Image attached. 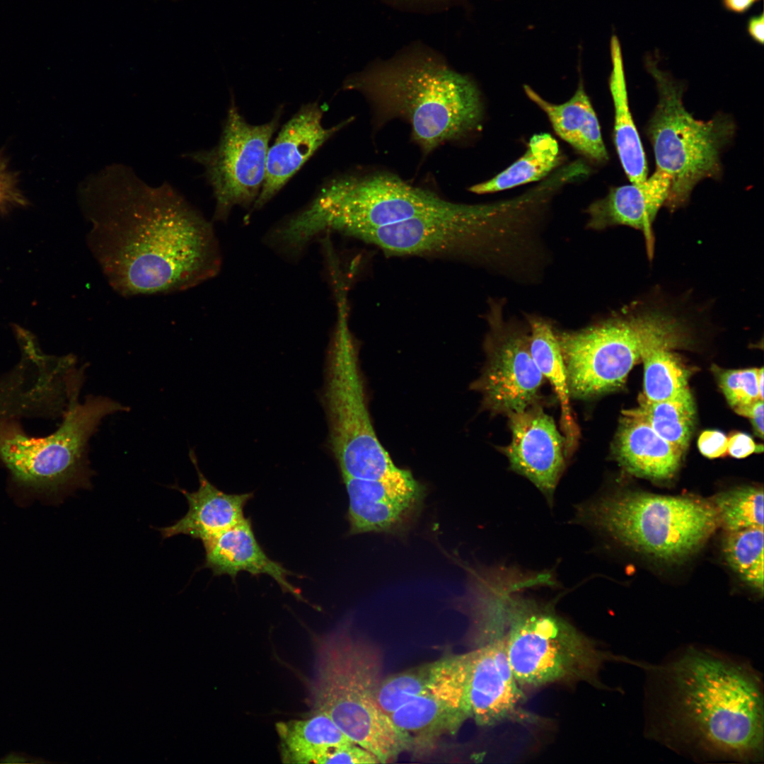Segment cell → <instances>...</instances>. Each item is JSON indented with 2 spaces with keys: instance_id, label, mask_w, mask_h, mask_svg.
Masks as SVG:
<instances>
[{
  "instance_id": "cell-36",
  "label": "cell",
  "mask_w": 764,
  "mask_h": 764,
  "mask_svg": "<svg viewBox=\"0 0 764 764\" xmlns=\"http://www.w3.org/2000/svg\"><path fill=\"white\" fill-rule=\"evenodd\" d=\"M759 448L763 449V446L759 447L749 435L744 433H736L728 439L727 452L736 458H746L759 451Z\"/></svg>"
},
{
  "instance_id": "cell-30",
  "label": "cell",
  "mask_w": 764,
  "mask_h": 764,
  "mask_svg": "<svg viewBox=\"0 0 764 764\" xmlns=\"http://www.w3.org/2000/svg\"><path fill=\"white\" fill-rule=\"evenodd\" d=\"M725 558L731 569L751 586L763 590V528L729 531L724 544Z\"/></svg>"
},
{
  "instance_id": "cell-28",
  "label": "cell",
  "mask_w": 764,
  "mask_h": 764,
  "mask_svg": "<svg viewBox=\"0 0 764 764\" xmlns=\"http://www.w3.org/2000/svg\"><path fill=\"white\" fill-rule=\"evenodd\" d=\"M624 411L645 421L660 436L682 451L688 446L695 418L689 389L660 401L649 400L640 394L638 406Z\"/></svg>"
},
{
  "instance_id": "cell-14",
  "label": "cell",
  "mask_w": 764,
  "mask_h": 764,
  "mask_svg": "<svg viewBox=\"0 0 764 764\" xmlns=\"http://www.w3.org/2000/svg\"><path fill=\"white\" fill-rule=\"evenodd\" d=\"M511 669L504 638L490 635L468 652L466 694L470 719L480 727L507 721L533 722L521 705L525 695Z\"/></svg>"
},
{
  "instance_id": "cell-6",
  "label": "cell",
  "mask_w": 764,
  "mask_h": 764,
  "mask_svg": "<svg viewBox=\"0 0 764 764\" xmlns=\"http://www.w3.org/2000/svg\"><path fill=\"white\" fill-rule=\"evenodd\" d=\"M338 316L324 364L318 398L327 424V448L342 478L376 480L396 470L369 412L357 345L347 320L346 295H337Z\"/></svg>"
},
{
  "instance_id": "cell-35",
  "label": "cell",
  "mask_w": 764,
  "mask_h": 764,
  "mask_svg": "<svg viewBox=\"0 0 764 764\" xmlns=\"http://www.w3.org/2000/svg\"><path fill=\"white\" fill-rule=\"evenodd\" d=\"M728 438L717 430L704 431L698 441L700 453L705 457L715 458L727 452Z\"/></svg>"
},
{
  "instance_id": "cell-1",
  "label": "cell",
  "mask_w": 764,
  "mask_h": 764,
  "mask_svg": "<svg viewBox=\"0 0 764 764\" xmlns=\"http://www.w3.org/2000/svg\"><path fill=\"white\" fill-rule=\"evenodd\" d=\"M78 194L90 224L87 245L117 294L182 291L219 272L212 224L168 183L151 187L129 167L112 164L88 176Z\"/></svg>"
},
{
  "instance_id": "cell-15",
  "label": "cell",
  "mask_w": 764,
  "mask_h": 764,
  "mask_svg": "<svg viewBox=\"0 0 764 764\" xmlns=\"http://www.w3.org/2000/svg\"><path fill=\"white\" fill-rule=\"evenodd\" d=\"M342 479L352 534L402 531L412 521L424 497L425 487L410 470L400 468L380 479Z\"/></svg>"
},
{
  "instance_id": "cell-27",
  "label": "cell",
  "mask_w": 764,
  "mask_h": 764,
  "mask_svg": "<svg viewBox=\"0 0 764 764\" xmlns=\"http://www.w3.org/2000/svg\"><path fill=\"white\" fill-rule=\"evenodd\" d=\"M560 149L550 134H534L525 154L494 178L469 188L473 193H494L540 180L560 163Z\"/></svg>"
},
{
  "instance_id": "cell-40",
  "label": "cell",
  "mask_w": 764,
  "mask_h": 764,
  "mask_svg": "<svg viewBox=\"0 0 764 764\" xmlns=\"http://www.w3.org/2000/svg\"><path fill=\"white\" fill-rule=\"evenodd\" d=\"M758 385L761 396L763 398V368L759 369L758 376Z\"/></svg>"
},
{
  "instance_id": "cell-4",
  "label": "cell",
  "mask_w": 764,
  "mask_h": 764,
  "mask_svg": "<svg viewBox=\"0 0 764 764\" xmlns=\"http://www.w3.org/2000/svg\"><path fill=\"white\" fill-rule=\"evenodd\" d=\"M313 641V712L329 716L353 743L372 753L380 763L410 751L408 737L376 701L382 679L378 652L345 630L316 636Z\"/></svg>"
},
{
  "instance_id": "cell-26",
  "label": "cell",
  "mask_w": 764,
  "mask_h": 764,
  "mask_svg": "<svg viewBox=\"0 0 764 764\" xmlns=\"http://www.w3.org/2000/svg\"><path fill=\"white\" fill-rule=\"evenodd\" d=\"M276 730L285 763L322 764L331 748L353 743L329 716L320 712H313L307 719L279 722Z\"/></svg>"
},
{
  "instance_id": "cell-32",
  "label": "cell",
  "mask_w": 764,
  "mask_h": 764,
  "mask_svg": "<svg viewBox=\"0 0 764 764\" xmlns=\"http://www.w3.org/2000/svg\"><path fill=\"white\" fill-rule=\"evenodd\" d=\"M759 369L725 370L719 373V386L729 405L735 409L763 400L758 385Z\"/></svg>"
},
{
  "instance_id": "cell-10",
  "label": "cell",
  "mask_w": 764,
  "mask_h": 764,
  "mask_svg": "<svg viewBox=\"0 0 764 764\" xmlns=\"http://www.w3.org/2000/svg\"><path fill=\"white\" fill-rule=\"evenodd\" d=\"M668 317L627 311L575 331L555 332L570 397L589 400L621 387L647 340Z\"/></svg>"
},
{
  "instance_id": "cell-18",
  "label": "cell",
  "mask_w": 764,
  "mask_h": 764,
  "mask_svg": "<svg viewBox=\"0 0 764 764\" xmlns=\"http://www.w3.org/2000/svg\"><path fill=\"white\" fill-rule=\"evenodd\" d=\"M671 178L665 171L656 169L640 183H632L610 189L603 198L591 204L586 209V226L603 230L615 226H627L642 231L649 254H652V223L669 195Z\"/></svg>"
},
{
  "instance_id": "cell-12",
  "label": "cell",
  "mask_w": 764,
  "mask_h": 764,
  "mask_svg": "<svg viewBox=\"0 0 764 764\" xmlns=\"http://www.w3.org/2000/svg\"><path fill=\"white\" fill-rule=\"evenodd\" d=\"M490 306L486 361L470 389L481 395L483 409L507 415L538 403L545 379L531 352L528 327L507 320L501 302Z\"/></svg>"
},
{
  "instance_id": "cell-11",
  "label": "cell",
  "mask_w": 764,
  "mask_h": 764,
  "mask_svg": "<svg viewBox=\"0 0 764 764\" xmlns=\"http://www.w3.org/2000/svg\"><path fill=\"white\" fill-rule=\"evenodd\" d=\"M281 115L279 108L268 122L250 125L231 98L218 144L186 154L205 169L216 201L214 220L226 221L235 206L248 209L254 204L265 178L270 140Z\"/></svg>"
},
{
  "instance_id": "cell-7",
  "label": "cell",
  "mask_w": 764,
  "mask_h": 764,
  "mask_svg": "<svg viewBox=\"0 0 764 764\" xmlns=\"http://www.w3.org/2000/svg\"><path fill=\"white\" fill-rule=\"evenodd\" d=\"M579 511L583 522L666 562L681 560L696 551L719 523L711 502L642 492L610 495Z\"/></svg>"
},
{
  "instance_id": "cell-22",
  "label": "cell",
  "mask_w": 764,
  "mask_h": 764,
  "mask_svg": "<svg viewBox=\"0 0 764 764\" xmlns=\"http://www.w3.org/2000/svg\"><path fill=\"white\" fill-rule=\"evenodd\" d=\"M523 90L563 140L593 161L603 163L608 160L598 117L581 81L572 97L562 104L547 101L528 85Z\"/></svg>"
},
{
  "instance_id": "cell-41",
  "label": "cell",
  "mask_w": 764,
  "mask_h": 764,
  "mask_svg": "<svg viewBox=\"0 0 764 764\" xmlns=\"http://www.w3.org/2000/svg\"><path fill=\"white\" fill-rule=\"evenodd\" d=\"M400 1H410V0H400ZM412 1H413V0H412ZM414 1H415V0H414ZM418 1H419V0H418Z\"/></svg>"
},
{
  "instance_id": "cell-29",
  "label": "cell",
  "mask_w": 764,
  "mask_h": 764,
  "mask_svg": "<svg viewBox=\"0 0 764 764\" xmlns=\"http://www.w3.org/2000/svg\"><path fill=\"white\" fill-rule=\"evenodd\" d=\"M450 658L451 655H448L382 678L376 691V701L381 709L390 715L422 694L443 673Z\"/></svg>"
},
{
  "instance_id": "cell-38",
  "label": "cell",
  "mask_w": 764,
  "mask_h": 764,
  "mask_svg": "<svg viewBox=\"0 0 764 764\" xmlns=\"http://www.w3.org/2000/svg\"><path fill=\"white\" fill-rule=\"evenodd\" d=\"M746 31L756 42L763 45L764 41V14L751 16L746 23Z\"/></svg>"
},
{
  "instance_id": "cell-33",
  "label": "cell",
  "mask_w": 764,
  "mask_h": 764,
  "mask_svg": "<svg viewBox=\"0 0 764 764\" xmlns=\"http://www.w3.org/2000/svg\"><path fill=\"white\" fill-rule=\"evenodd\" d=\"M8 158L0 151V212L25 206L28 201L18 187V175L8 169Z\"/></svg>"
},
{
  "instance_id": "cell-16",
  "label": "cell",
  "mask_w": 764,
  "mask_h": 764,
  "mask_svg": "<svg viewBox=\"0 0 764 764\" xmlns=\"http://www.w3.org/2000/svg\"><path fill=\"white\" fill-rule=\"evenodd\" d=\"M511 442L499 449L511 469L526 477L551 501L565 467V439L539 403L508 414Z\"/></svg>"
},
{
  "instance_id": "cell-24",
  "label": "cell",
  "mask_w": 764,
  "mask_h": 764,
  "mask_svg": "<svg viewBox=\"0 0 764 764\" xmlns=\"http://www.w3.org/2000/svg\"><path fill=\"white\" fill-rule=\"evenodd\" d=\"M612 70L609 88L614 111V141L623 170L631 183L647 178L646 156L629 107L622 50L618 37L610 40Z\"/></svg>"
},
{
  "instance_id": "cell-25",
  "label": "cell",
  "mask_w": 764,
  "mask_h": 764,
  "mask_svg": "<svg viewBox=\"0 0 764 764\" xmlns=\"http://www.w3.org/2000/svg\"><path fill=\"white\" fill-rule=\"evenodd\" d=\"M528 323L532 357L560 404L566 454L569 456L577 446L579 434L571 410L565 368L555 330L549 321L540 317H528Z\"/></svg>"
},
{
  "instance_id": "cell-34",
  "label": "cell",
  "mask_w": 764,
  "mask_h": 764,
  "mask_svg": "<svg viewBox=\"0 0 764 764\" xmlns=\"http://www.w3.org/2000/svg\"><path fill=\"white\" fill-rule=\"evenodd\" d=\"M323 763L372 764L380 762L372 753L352 743L331 748L323 760Z\"/></svg>"
},
{
  "instance_id": "cell-37",
  "label": "cell",
  "mask_w": 764,
  "mask_h": 764,
  "mask_svg": "<svg viewBox=\"0 0 764 764\" xmlns=\"http://www.w3.org/2000/svg\"><path fill=\"white\" fill-rule=\"evenodd\" d=\"M763 400H758L749 405L735 409V412L751 420L756 433L760 437L763 436Z\"/></svg>"
},
{
  "instance_id": "cell-21",
  "label": "cell",
  "mask_w": 764,
  "mask_h": 764,
  "mask_svg": "<svg viewBox=\"0 0 764 764\" xmlns=\"http://www.w3.org/2000/svg\"><path fill=\"white\" fill-rule=\"evenodd\" d=\"M613 452L627 472L652 480H665L677 470L683 451L660 436L645 421L624 410Z\"/></svg>"
},
{
  "instance_id": "cell-3",
  "label": "cell",
  "mask_w": 764,
  "mask_h": 764,
  "mask_svg": "<svg viewBox=\"0 0 764 764\" xmlns=\"http://www.w3.org/2000/svg\"><path fill=\"white\" fill-rule=\"evenodd\" d=\"M345 86L367 98L376 125L394 118L407 121L412 140L425 154L469 135L482 117L474 81L430 52H412L381 62L352 76Z\"/></svg>"
},
{
  "instance_id": "cell-39",
  "label": "cell",
  "mask_w": 764,
  "mask_h": 764,
  "mask_svg": "<svg viewBox=\"0 0 764 764\" xmlns=\"http://www.w3.org/2000/svg\"><path fill=\"white\" fill-rule=\"evenodd\" d=\"M758 0H722L724 7L736 13H743L749 10Z\"/></svg>"
},
{
  "instance_id": "cell-23",
  "label": "cell",
  "mask_w": 764,
  "mask_h": 764,
  "mask_svg": "<svg viewBox=\"0 0 764 764\" xmlns=\"http://www.w3.org/2000/svg\"><path fill=\"white\" fill-rule=\"evenodd\" d=\"M668 318L647 340L642 349L645 398L660 401L673 398L688 389L687 374L670 348L680 340V324Z\"/></svg>"
},
{
  "instance_id": "cell-17",
  "label": "cell",
  "mask_w": 764,
  "mask_h": 764,
  "mask_svg": "<svg viewBox=\"0 0 764 764\" xmlns=\"http://www.w3.org/2000/svg\"><path fill=\"white\" fill-rule=\"evenodd\" d=\"M323 115L317 102L310 103L282 127L269 148L263 184L253 209L269 202L327 140L352 120L325 128Z\"/></svg>"
},
{
  "instance_id": "cell-19",
  "label": "cell",
  "mask_w": 764,
  "mask_h": 764,
  "mask_svg": "<svg viewBox=\"0 0 764 764\" xmlns=\"http://www.w3.org/2000/svg\"><path fill=\"white\" fill-rule=\"evenodd\" d=\"M202 543L205 550L204 567L210 569L214 575L227 574L235 579L241 572L254 576L267 574L284 592L304 601L299 588L287 579L294 573L270 558L259 544L250 519L245 518Z\"/></svg>"
},
{
  "instance_id": "cell-20",
  "label": "cell",
  "mask_w": 764,
  "mask_h": 764,
  "mask_svg": "<svg viewBox=\"0 0 764 764\" xmlns=\"http://www.w3.org/2000/svg\"><path fill=\"white\" fill-rule=\"evenodd\" d=\"M189 456L197 473L199 487L189 492L173 486L185 497L188 511L173 524L157 530L163 538L184 534L202 542L245 519V506L253 494H228L219 490L201 471L193 449L190 450Z\"/></svg>"
},
{
  "instance_id": "cell-13",
  "label": "cell",
  "mask_w": 764,
  "mask_h": 764,
  "mask_svg": "<svg viewBox=\"0 0 764 764\" xmlns=\"http://www.w3.org/2000/svg\"><path fill=\"white\" fill-rule=\"evenodd\" d=\"M468 652L451 655L440 677L422 694L412 698L390 717L409 739L410 751L432 750L441 737L456 734L470 719L466 694Z\"/></svg>"
},
{
  "instance_id": "cell-9",
  "label": "cell",
  "mask_w": 764,
  "mask_h": 764,
  "mask_svg": "<svg viewBox=\"0 0 764 764\" xmlns=\"http://www.w3.org/2000/svg\"><path fill=\"white\" fill-rule=\"evenodd\" d=\"M72 398L58 429L45 437H31L16 424L0 426V459L20 483L58 493L91 487L88 442L107 416L129 410L109 397Z\"/></svg>"
},
{
  "instance_id": "cell-2",
  "label": "cell",
  "mask_w": 764,
  "mask_h": 764,
  "mask_svg": "<svg viewBox=\"0 0 764 764\" xmlns=\"http://www.w3.org/2000/svg\"><path fill=\"white\" fill-rule=\"evenodd\" d=\"M654 675V735L702 758L745 763L763 756V697L746 663L690 647Z\"/></svg>"
},
{
  "instance_id": "cell-31",
  "label": "cell",
  "mask_w": 764,
  "mask_h": 764,
  "mask_svg": "<svg viewBox=\"0 0 764 764\" xmlns=\"http://www.w3.org/2000/svg\"><path fill=\"white\" fill-rule=\"evenodd\" d=\"M719 522L729 532L763 528V491L753 487H739L717 494L712 502Z\"/></svg>"
},
{
  "instance_id": "cell-5",
  "label": "cell",
  "mask_w": 764,
  "mask_h": 764,
  "mask_svg": "<svg viewBox=\"0 0 764 764\" xmlns=\"http://www.w3.org/2000/svg\"><path fill=\"white\" fill-rule=\"evenodd\" d=\"M495 616L511 669L522 689L557 683L600 685L605 663L623 661L601 649L549 606L502 596Z\"/></svg>"
},
{
  "instance_id": "cell-8",
  "label": "cell",
  "mask_w": 764,
  "mask_h": 764,
  "mask_svg": "<svg viewBox=\"0 0 764 764\" xmlns=\"http://www.w3.org/2000/svg\"><path fill=\"white\" fill-rule=\"evenodd\" d=\"M646 66L658 93V103L646 133L656 168L671 178L665 204L673 211L688 202L699 182L720 177V154L733 138L736 126L724 114L707 121L694 118L683 105L684 86L659 69L651 57L647 58Z\"/></svg>"
}]
</instances>
